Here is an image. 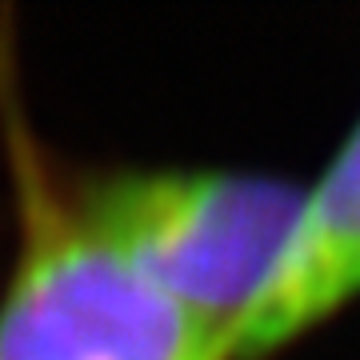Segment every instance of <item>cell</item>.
Returning a JSON list of instances; mask_svg holds the SVG:
<instances>
[{
    "instance_id": "6da1fadb",
    "label": "cell",
    "mask_w": 360,
    "mask_h": 360,
    "mask_svg": "<svg viewBox=\"0 0 360 360\" xmlns=\"http://www.w3.org/2000/svg\"><path fill=\"white\" fill-rule=\"evenodd\" d=\"M13 136L20 248L0 296V360H229L232 348L168 300Z\"/></svg>"
},
{
    "instance_id": "7a4b0ae2",
    "label": "cell",
    "mask_w": 360,
    "mask_h": 360,
    "mask_svg": "<svg viewBox=\"0 0 360 360\" xmlns=\"http://www.w3.org/2000/svg\"><path fill=\"white\" fill-rule=\"evenodd\" d=\"M77 200L132 269L229 348L304 217L296 188L232 172H124Z\"/></svg>"
},
{
    "instance_id": "3957f363",
    "label": "cell",
    "mask_w": 360,
    "mask_h": 360,
    "mask_svg": "<svg viewBox=\"0 0 360 360\" xmlns=\"http://www.w3.org/2000/svg\"><path fill=\"white\" fill-rule=\"evenodd\" d=\"M360 292V129L336 156L232 356H264Z\"/></svg>"
}]
</instances>
